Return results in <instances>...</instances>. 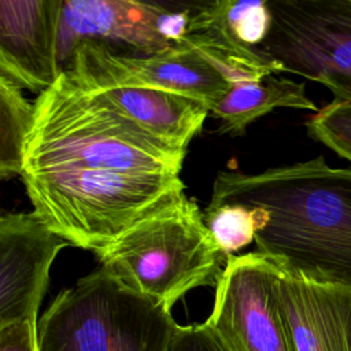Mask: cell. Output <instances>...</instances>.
<instances>
[{
    "label": "cell",
    "instance_id": "cell-1",
    "mask_svg": "<svg viewBox=\"0 0 351 351\" xmlns=\"http://www.w3.org/2000/svg\"><path fill=\"white\" fill-rule=\"evenodd\" d=\"M258 208L256 252L282 273L351 289V169L322 156L262 173L219 171L210 206Z\"/></svg>",
    "mask_w": 351,
    "mask_h": 351
},
{
    "label": "cell",
    "instance_id": "cell-2",
    "mask_svg": "<svg viewBox=\"0 0 351 351\" xmlns=\"http://www.w3.org/2000/svg\"><path fill=\"white\" fill-rule=\"evenodd\" d=\"M186 152L152 137L69 70L34 100L22 174L52 170L180 176Z\"/></svg>",
    "mask_w": 351,
    "mask_h": 351
},
{
    "label": "cell",
    "instance_id": "cell-3",
    "mask_svg": "<svg viewBox=\"0 0 351 351\" xmlns=\"http://www.w3.org/2000/svg\"><path fill=\"white\" fill-rule=\"evenodd\" d=\"M21 178L40 219L70 245L95 254L185 192L180 176L52 170Z\"/></svg>",
    "mask_w": 351,
    "mask_h": 351
},
{
    "label": "cell",
    "instance_id": "cell-4",
    "mask_svg": "<svg viewBox=\"0 0 351 351\" xmlns=\"http://www.w3.org/2000/svg\"><path fill=\"white\" fill-rule=\"evenodd\" d=\"M96 255L101 269L170 310L189 291L215 285L228 261L185 192Z\"/></svg>",
    "mask_w": 351,
    "mask_h": 351
},
{
    "label": "cell",
    "instance_id": "cell-5",
    "mask_svg": "<svg viewBox=\"0 0 351 351\" xmlns=\"http://www.w3.org/2000/svg\"><path fill=\"white\" fill-rule=\"evenodd\" d=\"M171 310L99 267L63 289L38 324V351H169Z\"/></svg>",
    "mask_w": 351,
    "mask_h": 351
},
{
    "label": "cell",
    "instance_id": "cell-6",
    "mask_svg": "<svg viewBox=\"0 0 351 351\" xmlns=\"http://www.w3.org/2000/svg\"><path fill=\"white\" fill-rule=\"evenodd\" d=\"M271 25L258 47L269 60L351 101V0H267Z\"/></svg>",
    "mask_w": 351,
    "mask_h": 351
},
{
    "label": "cell",
    "instance_id": "cell-7",
    "mask_svg": "<svg viewBox=\"0 0 351 351\" xmlns=\"http://www.w3.org/2000/svg\"><path fill=\"white\" fill-rule=\"evenodd\" d=\"M280 273L259 252L228 256L206 321L228 351H295L278 303Z\"/></svg>",
    "mask_w": 351,
    "mask_h": 351
},
{
    "label": "cell",
    "instance_id": "cell-8",
    "mask_svg": "<svg viewBox=\"0 0 351 351\" xmlns=\"http://www.w3.org/2000/svg\"><path fill=\"white\" fill-rule=\"evenodd\" d=\"M192 5L169 8L137 0H63L59 60L67 64L82 41H97L128 56L155 55L188 37Z\"/></svg>",
    "mask_w": 351,
    "mask_h": 351
},
{
    "label": "cell",
    "instance_id": "cell-9",
    "mask_svg": "<svg viewBox=\"0 0 351 351\" xmlns=\"http://www.w3.org/2000/svg\"><path fill=\"white\" fill-rule=\"evenodd\" d=\"M84 85H138L180 93L211 108L233 85L186 37L171 49L128 56L97 41H82L64 66Z\"/></svg>",
    "mask_w": 351,
    "mask_h": 351
},
{
    "label": "cell",
    "instance_id": "cell-10",
    "mask_svg": "<svg viewBox=\"0 0 351 351\" xmlns=\"http://www.w3.org/2000/svg\"><path fill=\"white\" fill-rule=\"evenodd\" d=\"M69 241L32 213L0 218V326L30 321L48 287L49 269Z\"/></svg>",
    "mask_w": 351,
    "mask_h": 351
},
{
    "label": "cell",
    "instance_id": "cell-11",
    "mask_svg": "<svg viewBox=\"0 0 351 351\" xmlns=\"http://www.w3.org/2000/svg\"><path fill=\"white\" fill-rule=\"evenodd\" d=\"M62 10L63 0L0 1V75L37 95L58 80Z\"/></svg>",
    "mask_w": 351,
    "mask_h": 351
},
{
    "label": "cell",
    "instance_id": "cell-12",
    "mask_svg": "<svg viewBox=\"0 0 351 351\" xmlns=\"http://www.w3.org/2000/svg\"><path fill=\"white\" fill-rule=\"evenodd\" d=\"M278 303L295 351H351V289L280 273Z\"/></svg>",
    "mask_w": 351,
    "mask_h": 351
},
{
    "label": "cell",
    "instance_id": "cell-13",
    "mask_svg": "<svg viewBox=\"0 0 351 351\" xmlns=\"http://www.w3.org/2000/svg\"><path fill=\"white\" fill-rule=\"evenodd\" d=\"M81 85L152 137L184 152L210 114L207 104L169 90L138 85Z\"/></svg>",
    "mask_w": 351,
    "mask_h": 351
},
{
    "label": "cell",
    "instance_id": "cell-14",
    "mask_svg": "<svg viewBox=\"0 0 351 351\" xmlns=\"http://www.w3.org/2000/svg\"><path fill=\"white\" fill-rule=\"evenodd\" d=\"M271 12L267 0H215L192 5L189 34L244 56L261 55Z\"/></svg>",
    "mask_w": 351,
    "mask_h": 351
},
{
    "label": "cell",
    "instance_id": "cell-15",
    "mask_svg": "<svg viewBox=\"0 0 351 351\" xmlns=\"http://www.w3.org/2000/svg\"><path fill=\"white\" fill-rule=\"evenodd\" d=\"M280 107L318 111L315 103L306 95L303 82L267 75L262 80L233 84L210 108V114L221 121L217 129L219 134L241 136L248 125Z\"/></svg>",
    "mask_w": 351,
    "mask_h": 351
},
{
    "label": "cell",
    "instance_id": "cell-16",
    "mask_svg": "<svg viewBox=\"0 0 351 351\" xmlns=\"http://www.w3.org/2000/svg\"><path fill=\"white\" fill-rule=\"evenodd\" d=\"M34 118V103L22 88L0 75V177L21 176L25 148Z\"/></svg>",
    "mask_w": 351,
    "mask_h": 351
},
{
    "label": "cell",
    "instance_id": "cell-17",
    "mask_svg": "<svg viewBox=\"0 0 351 351\" xmlns=\"http://www.w3.org/2000/svg\"><path fill=\"white\" fill-rule=\"evenodd\" d=\"M203 218L213 239L226 256L234 255L233 252L255 241V234L262 225L256 208L239 203L207 204Z\"/></svg>",
    "mask_w": 351,
    "mask_h": 351
},
{
    "label": "cell",
    "instance_id": "cell-18",
    "mask_svg": "<svg viewBox=\"0 0 351 351\" xmlns=\"http://www.w3.org/2000/svg\"><path fill=\"white\" fill-rule=\"evenodd\" d=\"M307 133L351 162V101L335 99L307 122Z\"/></svg>",
    "mask_w": 351,
    "mask_h": 351
},
{
    "label": "cell",
    "instance_id": "cell-19",
    "mask_svg": "<svg viewBox=\"0 0 351 351\" xmlns=\"http://www.w3.org/2000/svg\"><path fill=\"white\" fill-rule=\"evenodd\" d=\"M169 351H228L206 322L178 325Z\"/></svg>",
    "mask_w": 351,
    "mask_h": 351
},
{
    "label": "cell",
    "instance_id": "cell-20",
    "mask_svg": "<svg viewBox=\"0 0 351 351\" xmlns=\"http://www.w3.org/2000/svg\"><path fill=\"white\" fill-rule=\"evenodd\" d=\"M0 351H38V324L23 321L0 326Z\"/></svg>",
    "mask_w": 351,
    "mask_h": 351
}]
</instances>
